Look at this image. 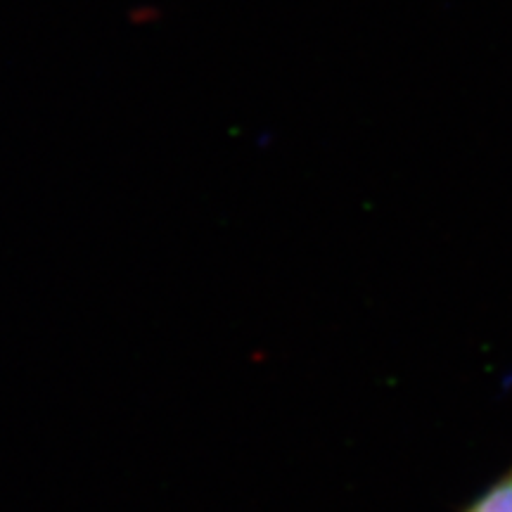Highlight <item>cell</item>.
I'll list each match as a JSON object with an SVG mask.
<instances>
[{
	"mask_svg": "<svg viewBox=\"0 0 512 512\" xmlns=\"http://www.w3.org/2000/svg\"><path fill=\"white\" fill-rule=\"evenodd\" d=\"M463 512H512V467L489 484Z\"/></svg>",
	"mask_w": 512,
	"mask_h": 512,
	"instance_id": "6da1fadb",
	"label": "cell"
}]
</instances>
